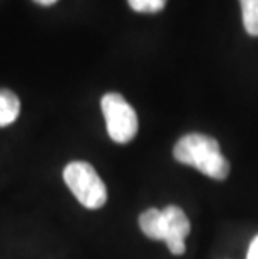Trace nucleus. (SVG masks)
I'll return each mask as SVG.
<instances>
[{
	"mask_svg": "<svg viewBox=\"0 0 258 259\" xmlns=\"http://www.w3.org/2000/svg\"><path fill=\"white\" fill-rule=\"evenodd\" d=\"M35 2L41 5H52L54 2H57V0H35Z\"/></svg>",
	"mask_w": 258,
	"mask_h": 259,
	"instance_id": "obj_10",
	"label": "nucleus"
},
{
	"mask_svg": "<svg viewBox=\"0 0 258 259\" xmlns=\"http://www.w3.org/2000/svg\"><path fill=\"white\" fill-rule=\"evenodd\" d=\"M101 109L106 119L109 137L118 144H128L138 134V115L133 106L116 92H109L101 99Z\"/></svg>",
	"mask_w": 258,
	"mask_h": 259,
	"instance_id": "obj_3",
	"label": "nucleus"
},
{
	"mask_svg": "<svg viewBox=\"0 0 258 259\" xmlns=\"http://www.w3.org/2000/svg\"><path fill=\"white\" fill-rule=\"evenodd\" d=\"M246 259H258V236L251 241V244L248 247V254H246Z\"/></svg>",
	"mask_w": 258,
	"mask_h": 259,
	"instance_id": "obj_9",
	"label": "nucleus"
},
{
	"mask_svg": "<svg viewBox=\"0 0 258 259\" xmlns=\"http://www.w3.org/2000/svg\"><path fill=\"white\" fill-rule=\"evenodd\" d=\"M163 241L173 254H185V239L188 238L191 226L185 211L178 206H168L163 209Z\"/></svg>",
	"mask_w": 258,
	"mask_h": 259,
	"instance_id": "obj_4",
	"label": "nucleus"
},
{
	"mask_svg": "<svg viewBox=\"0 0 258 259\" xmlns=\"http://www.w3.org/2000/svg\"><path fill=\"white\" fill-rule=\"evenodd\" d=\"M245 30L251 37H258V0H240Z\"/></svg>",
	"mask_w": 258,
	"mask_h": 259,
	"instance_id": "obj_7",
	"label": "nucleus"
},
{
	"mask_svg": "<svg viewBox=\"0 0 258 259\" xmlns=\"http://www.w3.org/2000/svg\"><path fill=\"white\" fill-rule=\"evenodd\" d=\"M20 101L12 91L0 89V127L12 124L19 117Z\"/></svg>",
	"mask_w": 258,
	"mask_h": 259,
	"instance_id": "obj_5",
	"label": "nucleus"
},
{
	"mask_svg": "<svg viewBox=\"0 0 258 259\" xmlns=\"http://www.w3.org/2000/svg\"><path fill=\"white\" fill-rule=\"evenodd\" d=\"M131 9L141 14H156L164 9L166 0H128Z\"/></svg>",
	"mask_w": 258,
	"mask_h": 259,
	"instance_id": "obj_8",
	"label": "nucleus"
},
{
	"mask_svg": "<svg viewBox=\"0 0 258 259\" xmlns=\"http://www.w3.org/2000/svg\"><path fill=\"white\" fill-rule=\"evenodd\" d=\"M64 181L74 197L87 209H99L107 201V189L96 169L87 162L74 161L65 166Z\"/></svg>",
	"mask_w": 258,
	"mask_h": 259,
	"instance_id": "obj_2",
	"label": "nucleus"
},
{
	"mask_svg": "<svg viewBox=\"0 0 258 259\" xmlns=\"http://www.w3.org/2000/svg\"><path fill=\"white\" fill-rule=\"evenodd\" d=\"M139 228L148 238L163 241V212L159 209H148L139 216Z\"/></svg>",
	"mask_w": 258,
	"mask_h": 259,
	"instance_id": "obj_6",
	"label": "nucleus"
},
{
	"mask_svg": "<svg viewBox=\"0 0 258 259\" xmlns=\"http://www.w3.org/2000/svg\"><path fill=\"white\" fill-rule=\"evenodd\" d=\"M173 156L178 162L193 166L200 172L216 181L227 179L230 174V162L219 151V144L210 136L186 134L174 144Z\"/></svg>",
	"mask_w": 258,
	"mask_h": 259,
	"instance_id": "obj_1",
	"label": "nucleus"
}]
</instances>
